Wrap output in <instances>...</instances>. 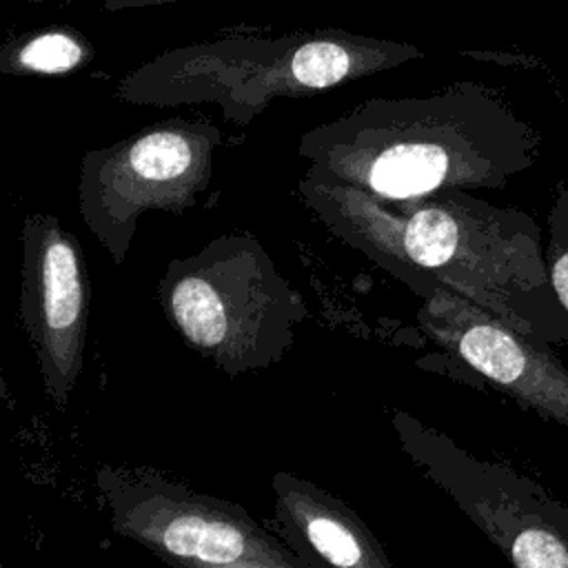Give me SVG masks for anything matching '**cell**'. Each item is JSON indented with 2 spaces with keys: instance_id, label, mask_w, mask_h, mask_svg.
I'll use <instances>...</instances> for the list:
<instances>
[{
  "instance_id": "obj_5",
  "label": "cell",
  "mask_w": 568,
  "mask_h": 568,
  "mask_svg": "<svg viewBox=\"0 0 568 568\" xmlns=\"http://www.w3.org/2000/svg\"><path fill=\"white\" fill-rule=\"evenodd\" d=\"M95 488L111 530L189 568H306L240 504L197 493L146 466L102 464Z\"/></svg>"
},
{
  "instance_id": "obj_6",
  "label": "cell",
  "mask_w": 568,
  "mask_h": 568,
  "mask_svg": "<svg viewBox=\"0 0 568 568\" xmlns=\"http://www.w3.org/2000/svg\"><path fill=\"white\" fill-rule=\"evenodd\" d=\"M222 131L206 120L166 118L82 155L78 209L113 266H122L138 220L182 215L213 180Z\"/></svg>"
},
{
  "instance_id": "obj_11",
  "label": "cell",
  "mask_w": 568,
  "mask_h": 568,
  "mask_svg": "<svg viewBox=\"0 0 568 568\" xmlns=\"http://www.w3.org/2000/svg\"><path fill=\"white\" fill-rule=\"evenodd\" d=\"M95 55L91 40L69 24H49L11 33L0 49V71L7 75H67Z\"/></svg>"
},
{
  "instance_id": "obj_9",
  "label": "cell",
  "mask_w": 568,
  "mask_h": 568,
  "mask_svg": "<svg viewBox=\"0 0 568 568\" xmlns=\"http://www.w3.org/2000/svg\"><path fill=\"white\" fill-rule=\"evenodd\" d=\"M422 331L521 408L568 428V368L550 344L519 333L450 288L422 300Z\"/></svg>"
},
{
  "instance_id": "obj_4",
  "label": "cell",
  "mask_w": 568,
  "mask_h": 568,
  "mask_svg": "<svg viewBox=\"0 0 568 568\" xmlns=\"http://www.w3.org/2000/svg\"><path fill=\"white\" fill-rule=\"evenodd\" d=\"M158 300L184 344L229 377L282 362L311 317L306 300L246 231L220 233L171 260Z\"/></svg>"
},
{
  "instance_id": "obj_10",
  "label": "cell",
  "mask_w": 568,
  "mask_h": 568,
  "mask_svg": "<svg viewBox=\"0 0 568 568\" xmlns=\"http://www.w3.org/2000/svg\"><path fill=\"white\" fill-rule=\"evenodd\" d=\"M271 488L282 539L306 568H393L375 532L339 497L286 470L273 475Z\"/></svg>"
},
{
  "instance_id": "obj_13",
  "label": "cell",
  "mask_w": 568,
  "mask_h": 568,
  "mask_svg": "<svg viewBox=\"0 0 568 568\" xmlns=\"http://www.w3.org/2000/svg\"><path fill=\"white\" fill-rule=\"evenodd\" d=\"M175 2H189V0H100L104 11H129V9H149V7H164Z\"/></svg>"
},
{
  "instance_id": "obj_14",
  "label": "cell",
  "mask_w": 568,
  "mask_h": 568,
  "mask_svg": "<svg viewBox=\"0 0 568 568\" xmlns=\"http://www.w3.org/2000/svg\"><path fill=\"white\" fill-rule=\"evenodd\" d=\"M40 2H49V0H29V4H40Z\"/></svg>"
},
{
  "instance_id": "obj_7",
  "label": "cell",
  "mask_w": 568,
  "mask_h": 568,
  "mask_svg": "<svg viewBox=\"0 0 568 568\" xmlns=\"http://www.w3.org/2000/svg\"><path fill=\"white\" fill-rule=\"evenodd\" d=\"M390 426L408 459L519 568H568V508L539 481L477 459L442 430L397 408Z\"/></svg>"
},
{
  "instance_id": "obj_8",
  "label": "cell",
  "mask_w": 568,
  "mask_h": 568,
  "mask_svg": "<svg viewBox=\"0 0 568 568\" xmlns=\"http://www.w3.org/2000/svg\"><path fill=\"white\" fill-rule=\"evenodd\" d=\"M91 282L78 237L49 211L22 220L20 324L49 402L64 413L84 368Z\"/></svg>"
},
{
  "instance_id": "obj_12",
  "label": "cell",
  "mask_w": 568,
  "mask_h": 568,
  "mask_svg": "<svg viewBox=\"0 0 568 568\" xmlns=\"http://www.w3.org/2000/svg\"><path fill=\"white\" fill-rule=\"evenodd\" d=\"M546 264L552 291L568 313V186H561L546 217Z\"/></svg>"
},
{
  "instance_id": "obj_2",
  "label": "cell",
  "mask_w": 568,
  "mask_h": 568,
  "mask_svg": "<svg viewBox=\"0 0 568 568\" xmlns=\"http://www.w3.org/2000/svg\"><path fill=\"white\" fill-rule=\"evenodd\" d=\"M424 53L410 42L339 27L284 36L229 29L162 51L129 71L118 98L133 106L215 104L235 126H248L275 98H306L390 71Z\"/></svg>"
},
{
  "instance_id": "obj_3",
  "label": "cell",
  "mask_w": 568,
  "mask_h": 568,
  "mask_svg": "<svg viewBox=\"0 0 568 568\" xmlns=\"http://www.w3.org/2000/svg\"><path fill=\"white\" fill-rule=\"evenodd\" d=\"M393 206L399 248L435 291L450 288L515 331L568 348V313L550 284L541 226L526 211L462 189Z\"/></svg>"
},
{
  "instance_id": "obj_1",
  "label": "cell",
  "mask_w": 568,
  "mask_h": 568,
  "mask_svg": "<svg viewBox=\"0 0 568 568\" xmlns=\"http://www.w3.org/2000/svg\"><path fill=\"white\" fill-rule=\"evenodd\" d=\"M308 166L379 200L504 189L537 164L541 138L475 84L371 98L297 140Z\"/></svg>"
}]
</instances>
